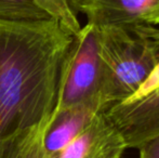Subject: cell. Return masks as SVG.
<instances>
[{"instance_id":"6da1fadb","label":"cell","mask_w":159,"mask_h":158,"mask_svg":"<svg viewBox=\"0 0 159 158\" xmlns=\"http://www.w3.org/2000/svg\"><path fill=\"white\" fill-rule=\"evenodd\" d=\"M71 38L55 21H0V151L49 122Z\"/></svg>"},{"instance_id":"7a4b0ae2","label":"cell","mask_w":159,"mask_h":158,"mask_svg":"<svg viewBox=\"0 0 159 158\" xmlns=\"http://www.w3.org/2000/svg\"><path fill=\"white\" fill-rule=\"evenodd\" d=\"M96 37L101 97L108 105L131 99L159 64V27L151 24L139 29L96 27Z\"/></svg>"},{"instance_id":"3957f363","label":"cell","mask_w":159,"mask_h":158,"mask_svg":"<svg viewBox=\"0 0 159 158\" xmlns=\"http://www.w3.org/2000/svg\"><path fill=\"white\" fill-rule=\"evenodd\" d=\"M102 70L96 27L87 23L71 38L60 70L54 111L84 105L101 97ZM108 105V104H107Z\"/></svg>"},{"instance_id":"277c9868","label":"cell","mask_w":159,"mask_h":158,"mask_svg":"<svg viewBox=\"0 0 159 158\" xmlns=\"http://www.w3.org/2000/svg\"><path fill=\"white\" fill-rule=\"evenodd\" d=\"M105 115L121 132L128 148H136L159 134V87L147 94L105 108Z\"/></svg>"},{"instance_id":"5b68a950","label":"cell","mask_w":159,"mask_h":158,"mask_svg":"<svg viewBox=\"0 0 159 158\" xmlns=\"http://www.w3.org/2000/svg\"><path fill=\"white\" fill-rule=\"evenodd\" d=\"M104 111L66 147L49 158H121L128 150L126 141Z\"/></svg>"},{"instance_id":"8992f818","label":"cell","mask_w":159,"mask_h":158,"mask_svg":"<svg viewBox=\"0 0 159 158\" xmlns=\"http://www.w3.org/2000/svg\"><path fill=\"white\" fill-rule=\"evenodd\" d=\"M158 6L159 0H82L79 13H84L87 23L95 27L139 29L148 25L145 17Z\"/></svg>"},{"instance_id":"52a82bcc","label":"cell","mask_w":159,"mask_h":158,"mask_svg":"<svg viewBox=\"0 0 159 158\" xmlns=\"http://www.w3.org/2000/svg\"><path fill=\"white\" fill-rule=\"evenodd\" d=\"M107 106L109 105L102 101H94L63 111L53 110L42 139L46 158L66 147Z\"/></svg>"},{"instance_id":"ba28073f","label":"cell","mask_w":159,"mask_h":158,"mask_svg":"<svg viewBox=\"0 0 159 158\" xmlns=\"http://www.w3.org/2000/svg\"><path fill=\"white\" fill-rule=\"evenodd\" d=\"M0 21H51L43 11L41 0H0Z\"/></svg>"},{"instance_id":"9c48e42d","label":"cell","mask_w":159,"mask_h":158,"mask_svg":"<svg viewBox=\"0 0 159 158\" xmlns=\"http://www.w3.org/2000/svg\"><path fill=\"white\" fill-rule=\"evenodd\" d=\"M47 126L48 124L35 129L23 140L7 146L6 151L0 154V158H46L42 139Z\"/></svg>"},{"instance_id":"30bf717a","label":"cell","mask_w":159,"mask_h":158,"mask_svg":"<svg viewBox=\"0 0 159 158\" xmlns=\"http://www.w3.org/2000/svg\"><path fill=\"white\" fill-rule=\"evenodd\" d=\"M139 150V158H159V134L141 145Z\"/></svg>"},{"instance_id":"8fae6325","label":"cell","mask_w":159,"mask_h":158,"mask_svg":"<svg viewBox=\"0 0 159 158\" xmlns=\"http://www.w3.org/2000/svg\"><path fill=\"white\" fill-rule=\"evenodd\" d=\"M158 87H159V64H158L157 67H156V70L153 72V74L151 75V77L146 80V82L143 84L142 88L139 90V92L136 93L134 97H132L131 99H133V97H143V95L147 94L148 92H151L152 90L158 88Z\"/></svg>"},{"instance_id":"7c38bea8","label":"cell","mask_w":159,"mask_h":158,"mask_svg":"<svg viewBox=\"0 0 159 158\" xmlns=\"http://www.w3.org/2000/svg\"><path fill=\"white\" fill-rule=\"evenodd\" d=\"M145 21L146 23L152 24V25L159 26V10L152 11L151 13H148L145 17Z\"/></svg>"},{"instance_id":"4fadbf2b","label":"cell","mask_w":159,"mask_h":158,"mask_svg":"<svg viewBox=\"0 0 159 158\" xmlns=\"http://www.w3.org/2000/svg\"><path fill=\"white\" fill-rule=\"evenodd\" d=\"M67 1H68L69 6H70L71 10L74 11L75 14L79 13V8H80V4H81L82 0H67Z\"/></svg>"},{"instance_id":"5bb4252c","label":"cell","mask_w":159,"mask_h":158,"mask_svg":"<svg viewBox=\"0 0 159 158\" xmlns=\"http://www.w3.org/2000/svg\"><path fill=\"white\" fill-rule=\"evenodd\" d=\"M156 10H159V6H158V7H157V8H156V9H154L153 11H156ZM149 13H151V12H149Z\"/></svg>"}]
</instances>
